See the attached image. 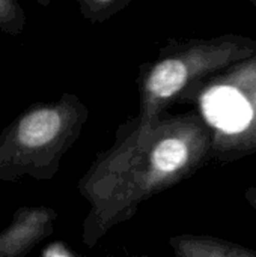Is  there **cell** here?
Listing matches in <instances>:
<instances>
[{"label": "cell", "instance_id": "6da1fadb", "mask_svg": "<svg viewBox=\"0 0 256 257\" xmlns=\"http://www.w3.org/2000/svg\"><path fill=\"white\" fill-rule=\"evenodd\" d=\"M213 134L198 110L166 113L146 128L127 122L115 145L86 179L92 211L86 226L89 245L128 221L151 197L193 176L210 161Z\"/></svg>", "mask_w": 256, "mask_h": 257}, {"label": "cell", "instance_id": "7a4b0ae2", "mask_svg": "<svg viewBox=\"0 0 256 257\" xmlns=\"http://www.w3.org/2000/svg\"><path fill=\"white\" fill-rule=\"evenodd\" d=\"M253 56L256 39L244 35L169 41L152 62L140 66L139 113L130 125L149 126L196 86Z\"/></svg>", "mask_w": 256, "mask_h": 257}, {"label": "cell", "instance_id": "3957f363", "mask_svg": "<svg viewBox=\"0 0 256 257\" xmlns=\"http://www.w3.org/2000/svg\"><path fill=\"white\" fill-rule=\"evenodd\" d=\"M183 101L195 102L211 130V161L256 154V56L205 80Z\"/></svg>", "mask_w": 256, "mask_h": 257}, {"label": "cell", "instance_id": "277c9868", "mask_svg": "<svg viewBox=\"0 0 256 257\" xmlns=\"http://www.w3.org/2000/svg\"><path fill=\"white\" fill-rule=\"evenodd\" d=\"M83 107H45L30 111L18 125V140L30 149L57 145L83 119Z\"/></svg>", "mask_w": 256, "mask_h": 257}, {"label": "cell", "instance_id": "5b68a950", "mask_svg": "<svg viewBox=\"0 0 256 257\" xmlns=\"http://www.w3.org/2000/svg\"><path fill=\"white\" fill-rule=\"evenodd\" d=\"M167 244L175 257H256V250L210 235H175Z\"/></svg>", "mask_w": 256, "mask_h": 257}, {"label": "cell", "instance_id": "8992f818", "mask_svg": "<svg viewBox=\"0 0 256 257\" xmlns=\"http://www.w3.org/2000/svg\"><path fill=\"white\" fill-rule=\"evenodd\" d=\"M131 0H84L80 3L81 12L94 23H104L110 17L122 12Z\"/></svg>", "mask_w": 256, "mask_h": 257}, {"label": "cell", "instance_id": "52a82bcc", "mask_svg": "<svg viewBox=\"0 0 256 257\" xmlns=\"http://www.w3.org/2000/svg\"><path fill=\"white\" fill-rule=\"evenodd\" d=\"M244 199H246V202L256 211V185L247 187L244 190Z\"/></svg>", "mask_w": 256, "mask_h": 257}, {"label": "cell", "instance_id": "ba28073f", "mask_svg": "<svg viewBox=\"0 0 256 257\" xmlns=\"http://www.w3.org/2000/svg\"><path fill=\"white\" fill-rule=\"evenodd\" d=\"M6 8H9V3H6V2H0V14L2 12H5V9Z\"/></svg>", "mask_w": 256, "mask_h": 257}, {"label": "cell", "instance_id": "9c48e42d", "mask_svg": "<svg viewBox=\"0 0 256 257\" xmlns=\"http://www.w3.org/2000/svg\"><path fill=\"white\" fill-rule=\"evenodd\" d=\"M252 6H253V8L256 9V0H253V2H252Z\"/></svg>", "mask_w": 256, "mask_h": 257}, {"label": "cell", "instance_id": "30bf717a", "mask_svg": "<svg viewBox=\"0 0 256 257\" xmlns=\"http://www.w3.org/2000/svg\"><path fill=\"white\" fill-rule=\"evenodd\" d=\"M54 257H65V256H54Z\"/></svg>", "mask_w": 256, "mask_h": 257}]
</instances>
